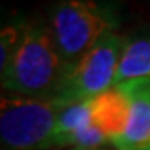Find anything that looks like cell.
Masks as SVG:
<instances>
[{"mask_svg":"<svg viewBox=\"0 0 150 150\" xmlns=\"http://www.w3.org/2000/svg\"><path fill=\"white\" fill-rule=\"evenodd\" d=\"M127 38L117 32L110 33L88 50L82 59L70 64L65 70L57 98L67 102H83L110 90Z\"/></svg>","mask_w":150,"mask_h":150,"instance_id":"obj_4","label":"cell"},{"mask_svg":"<svg viewBox=\"0 0 150 150\" xmlns=\"http://www.w3.org/2000/svg\"><path fill=\"white\" fill-rule=\"evenodd\" d=\"M140 79H150V37L127 42L120 57L113 87Z\"/></svg>","mask_w":150,"mask_h":150,"instance_id":"obj_7","label":"cell"},{"mask_svg":"<svg viewBox=\"0 0 150 150\" xmlns=\"http://www.w3.org/2000/svg\"><path fill=\"white\" fill-rule=\"evenodd\" d=\"M27 28V22L23 20H12L2 27L0 32V72L7 69L13 59L17 48L22 42V37Z\"/></svg>","mask_w":150,"mask_h":150,"instance_id":"obj_9","label":"cell"},{"mask_svg":"<svg viewBox=\"0 0 150 150\" xmlns=\"http://www.w3.org/2000/svg\"><path fill=\"white\" fill-rule=\"evenodd\" d=\"M55 150H82V149H55ZM98 150H102V149H98Z\"/></svg>","mask_w":150,"mask_h":150,"instance_id":"obj_10","label":"cell"},{"mask_svg":"<svg viewBox=\"0 0 150 150\" xmlns=\"http://www.w3.org/2000/svg\"><path fill=\"white\" fill-rule=\"evenodd\" d=\"M118 15L98 0H60L48 17L55 47L67 64H74L103 38L115 33Z\"/></svg>","mask_w":150,"mask_h":150,"instance_id":"obj_2","label":"cell"},{"mask_svg":"<svg viewBox=\"0 0 150 150\" xmlns=\"http://www.w3.org/2000/svg\"><path fill=\"white\" fill-rule=\"evenodd\" d=\"M70 102L57 97L4 93L0 103L2 150H50L57 118Z\"/></svg>","mask_w":150,"mask_h":150,"instance_id":"obj_3","label":"cell"},{"mask_svg":"<svg viewBox=\"0 0 150 150\" xmlns=\"http://www.w3.org/2000/svg\"><path fill=\"white\" fill-rule=\"evenodd\" d=\"M93 123V108H92V100H83V102H74L67 105V107L60 112L59 118H57V125H55L54 132V140H52V149H55V145L59 140L64 137L74 134L77 130L88 127Z\"/></svg>","mask_w":150,"mask_h":150,"instance_id":"obj_8","label":"cell"},{"mask_svg":"<svg viewBox=\"0 0 150 150\" xmlns=\"http://www.w3.org/2000/svg\"><path fill=\"white\" fill-rule=\"evenodd\" d=\"M69 64L55 47L50 30L40 22H27L13 59L0 72L4 93L22 97H57Z\"/></svg>","mask_w":150,"mask_h":150,"instance_id":"obj_1","label":"cell"},{"mask_svg":"<svg viewBox=\"0 0 150 150\" xmlns=\"http://www.w3.org/2000/svg\"><path fill=\"white\" fill-rule=\"evenodd\" d=\"M117 88L129 102L125 132L112 144L113 150H150V79L123 82Z\"/></svg>","mask_w":150,"mask_h":150,"instance_id":"obj_5","label":"cell"},{"mask_svg":"<svg viewBox=\"0 0 150 150\" xmlns=\"http://www.w3.org/2000/svg\"><path fill=\"white\" fill-rule=\"evenodd\" d=\"M90 100L93 108V123L103 130L112 145L125 132L130 112L129 102L117 87H112L110 90Z\"/></svg>","mask_w":150,"mask_h":150,"instance_id":"obj_6","label":"cell"}]
</instances>
